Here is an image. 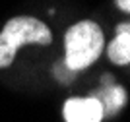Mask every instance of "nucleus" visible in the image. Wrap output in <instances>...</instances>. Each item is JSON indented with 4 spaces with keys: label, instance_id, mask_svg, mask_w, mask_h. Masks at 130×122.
Here are the masks:
<instances>
[{
    "label": "nucleus",
    "instance_id": "5",
    "mask_svg": "<svg viewBox=\"0 0 130 122\" xmlns=\"http://www.w3.org/2000/svg\"><path fill=\"white\" fill-rule=\"evenodd\" d=\"M107 56L113 64H119V66L130 64V33L128 31L117 33V37L107 47Z\"/></svg>",
    "mask_w": 130,
    "mask_h": 122
},
{
    "label": "nucleus",
    "instance_id": "2",
    "mask_svg": "<svg viewBox=\"0 0 130 122\" xmlns=\"http://www.w3.org/2000/svg\"><path fill=\"white\" fill-rule=\"evenodd\" d=\"M103 31L95 21H80L64 35V66L70 72L86 70L99 58L103 50Z\"/></svg>",
    "mask_w": 130,
    "mask_h": 122
},
{
    "label": "nucleus",
    "instance_id": "7",
    "mask_svg": "<svg viewBox=\"0 0 130 122\" xmlns=\"http://www.w3.org/2000/svg\"><path fill=\"white\" fill-rule=\"evenodd\" d=\"M119 31H128L130 33V23H120V25L117 27V33Z\"/></svg>",
    "mask_w": 130,
    "mask_h": 122
},
{
    "label": "nucleus",
    "instance_id": "3",
    "mask_svg": "<svg viewBox=\"0 0 130 122\" xmlns=\"http://www.w3.org/2000/svg\"><path fill=\"white\" fill-rule=\"evenodd\" d=\"M62 114L66 122H101L103 107L95 97H72L64 103Z\"/></svg>",
    "mask_w": 130,
    "mask_h": 122
},
{
    "label": "nucleus",
    "instance_id": "1",
    "mask_svg": "<svg viewBox=\"0 0 130 122\" xmlns=\"http://www.w3.org/2000/svg\"><path fill=\"white\" fill-rule=\"evenodd\" d=\"M53 33L41 20L31 16L12 18L0 31V68H8L16 53L25 45H51Z\"/></svg>",
    "mask_w": 130,
    "mask_h": 122
},
{
    "label": "nucleus",
    "instance_id": "4",
    "mask_svg": "<svg viewBox=\"0 0 130 122\" xmlns=\"http://www.w3.org/2000/svg\"><path fill=\"white\" fill-rule=\"evenodd\" d=\"M89 97H95V99L101 103V107H103V116H113V114H117V112L126 105V99H128L124 87L113 85V83L103 85L97 93H91Z\"/></svg>",
    "mask_w": 130,
    "mask_h": 122
},
{
    "label": "nucleus",
    "instance_id": "6",
    "mask_svg": "<svg viewBox=\"0 0 130 122\" xmlns=\"http://www.w3.org/2000/svg\"><path fill=\"white\" fill-rule=\"evenodd\" d=\"M115 4L119 6V10L128 12V14H130V0H115Z\"/></svg>",
    "mask_w": 130,
    "mask_h": 122
}]
</instances>
